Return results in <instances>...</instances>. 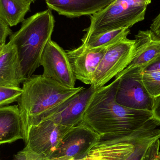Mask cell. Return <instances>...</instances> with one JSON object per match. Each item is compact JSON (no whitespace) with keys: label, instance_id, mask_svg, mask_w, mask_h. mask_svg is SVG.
Segmentation results:
<instances>
[{"label":"cell","instance_id":"obj_25","mask_svg":"<svg viewBox=\"0 0 160 160\" xmlns=\"http://www.w3.org/2000/svg\"><path fill=\"white\" fill-rule=\"evenodd\" d=\"M153 117L154 119L160 126V95L154 98V103L152 110Z\"/></svg>","mask_w":160,"mask_h":160},{"label":"cell","instance_id":"obj_3","mask_svg":"<svg viewBox=\"0 0 160 160\" xmlns=\"http://www.w3.org/2000/svg\"><path fill=\"white\" fill-rule=\"evenodd\" d=\"M54 22L49 8L24 20L20 29L9 36V42L17 48L25 79L40 66L43 51L51 39Z\"/></svg>","mask_w":160,"mask_h":160},{"label":"cell","instance_id":"obj_28","mask_svg":"<svg viewBox=\"0 0 160 160\" xmlns=\"http://www.w3.org/2000/svg\"><path fill=\"white\" fill-rule=\"evenodd\" d=\"M4 46H0V52H1L2 51V50Z\"/></svg>","mask_w":160,"mask_h":160},{"label":"cell","instance_id":"obj_16","mask_svg":"<svg viewBox=\"0 0 160 160\" xmlns=\"http://www.w3.org/2000/svg\"><path fill=\"white\" fill-rule=\"evenodd\" d=\"M22 120L18 105L0 107V145L24 140Z\"/></svg>","mask_w":160,"mask_h":160},{"label":"cell","instance_id":"obj_29","mask_svg":"<svg viewBox=\"0 0 160 160\" xmlns=\"http://www.w3.org/2000/svg\"><path fill=\"white\" fill-rule=\"evenodd\" d=\"M28 1H30V2H34V1H36V0H28Z\"/></svg>","mask_w":160,"mask_h":160},{"label":"cell","instance_id":"obj_1","mask_svg":"<svg viewBox=\"0 0 160 160\" xmlns=\"http://www.w3.org/2000/svg\"><path fill=\"white\" fill-rule=\"evenodd\" d=\"M118 82L115 79L97 89L84 114L82 122L100 136L133 132L153 118L152 112L130 109L117 103Z\"/></svg>","mask_w":160,"mask_h":160},{"label":"cell","instance_id":"obj_8","mask_svg":"<svg viewBox=\"0 0 160 160\" xmlns=\"http://www.w3.org/2000/svg\"><path fill=\"white\" fill-rule=\"evenodd\" d=\"M71 128L57 124L50 119H44L30 128L24 142L25 146L48 159Z\"/></svg>","mask_w":160,"mask_h":160},{"label":"cell","instance_id":"obj_9","mask_svg":"<svg viewBox=\"0 0 160 160\" xmlns=\"http://www.w3.org/2000/svg\"><path fill=\"white\" fill-rule=\"evenodd\" d=\"M100 138V135L89 126L81 122L67 132L49 159L65 157L82 159L87 156Z\"/></svg>","mask_w":160,"mask_h":160},{"label":"cell","instance_id":"obj_13","mask_svg":"<svg viewBox=\"0 0 160 160\" xmlns=\"http://www.w3.org/2000/svg\"><path fill=\"white\" fill-rule=\"evenodd\" d=\"M135 38L133 59L128 66L117 75L115 78L133 68H143L160 54V38L151 30L139 31Z\"/></svg>","mask_w":160,"mask_h":160},{"label":"cell","instance_id":"obj_14","mask_svg":"<svg viewBox=\"0 0 160 160\" xmlns=\"http://www.w3.org/2000/svg\"><path fill=\"white\" fill-rule=\"evenodd\" d=\"M25 80L17 48L8 42L0 52V87L20 88Z\"/></svg>","mask_w":160,"mask_h":160},{"label":"cell","instance_id":"obj_26","mask_svg":"<svg viewBox=\"0 0 160 160\" xmlns=\"http://www.w3.org/2000/svg\"><path fill=\"white\" fill-rule=\"evenodd\" d=\"M150 30L160 38V13L154 19L150 25Z\"/></svg>","mask_w":160,"mask_h":160},{"label":"cell","instance_id":"obj_2","mask_svg":"<svg viewBox=\"0 0 160 160\" xmlns=\"http://www.w3.org/2000/svg\"><path fill=\"white\" fill-rule=\"evenodd\" d=\"M22 93L18 101L24 132L41 121L44 114L84 88H69L43 75H32L22 82Z\"/></svg>","mask_w":160,"mask_h":160},{"label":"cell","instance_id":"obj_10","mask_svg":"<svg viewBox=\"0 0 160 160\" xmlns=\"http://www.w3.org/2000/svg\"><path fill=\"white\" fill-rule=\"evenodd\" d=\"M44 68L43 76L60 84L74 88L76 78L68 61L66 52L51 39L47 43L40 60Z\"/></svg>","mask_w":160,"mask_h":160},{"label":"cell","instance_id":"obj_17","mask_svg":"<svg viewBox=\"0 0 160 160\" xmlns=\"http://www.w3.org/2000/svg\"><path fill=\"white\" fill-rule=\"evenodd\" d=\"M32 3L28 0H0V18L9 27L16 26L25 20Z\"/></svg>","mask_w":160,"mask_h":160},{"label":"cell","instance_id":"obj_18","mask_svg":"<svg viewBox=\"0 0 160 160\" xmlns=\"http://www.w3.org/2000/svg\"><path fill=\"white\" fill-rule=\"evenodd\" d=\"M130 32L129 28H122L97 34L85 35L82 38V45L88 49L108 47L123 38Z\"/></svg>","mask_w":160,"mask_h":160},{"label":"cell","instance_id":"obj_11","mask_svg":"<svg viewBox=\"0 0 160 160\" xmlns=\"http://www.w3.org/2000/svg\"><path fill=\"white\" fill-rule=\"evenodd\" d=\"M97 89L90 85L83 88L61 104L49 110L41 118L50 119L57 124L73 127L82 121L88 105Z\"/></svg>","mask_w":160,"mask_h":160},{"label":"cell","instance_id":"obj_4","mask_svg":"<svg viewBox=\"0 0 160 160\" xmlns=\"http://www.w3.org/2000/svg\"><path fill=\"white\" fill-rule=\"evenodd\" d=\"M152 118L140 129L126 134L101 136L89 151L94 160H142L149 146L160 139V129Z\"/></svg>","mask_w":160,"mask_h":160},{"label":"cell","instance_id":"obj_23","mask_svg":"<svg viewBox=\"0 0 160 160\" xmlns=\"http://www.w3.org/2000/svg\"><path fill=\"white\" fill-rule=\"evenodd\" d=\"M13 33L9 26L0 18V46L6 44L7 38Z\"/></svg>","mask_w":160,"mask_h":160},{"label":"cell","instance_id":"obj_19","mask_svg":"<svg viewBox=\"0 0 160 160\" xmlns=\"http://www.w3.org/2000/svg\"><path fill=\"white\" fill-rule=\"evenodd\" d=\"M142 81L152 97L155 98L160 95V71L142 72Z\"/></svg>","mask_w":160,"mask_h":160},{"label":"cell","instance_id":"obj_5","mask_svg":"<svg viewBox=\"0 0 160 160\" xmlns=\"http://www.w3.org/2000/svg\"><path fill=\"white\" fill-rule=\"evenodd\" d=\"M152 0H113L105 8L92 15L85 35L129 28L145 19Z\"/></svg>","mask_w":160,"mask_h":160},{"label":"cell","instance_id":"obj_21","mask_svg":"<svg viewBox=\"0 0 160 160\" xmlns=\"http://www.w3.org/2000/svg\"><path fill=\"white\" fill-rule=\"evenodd\" d=\"M160 139L155 140L148 148L142 160H160Z\"/></svg>","mask_w":160,"mask_h":160},{"label":"cell","instance_id":"obj_22","mask_svg":"<svg viewBox=\"0 0 160 160\" xmlns=\"http://www.w3.org/2000/svg\"><path fill=\"white\" fill-rule=\"evenodd\" d=\"M47 159L34 153L27 147L18 152L13 160H47Z\"/></svg>","mask_w":160,"mask_h":160},{"label":"cell","instance_id":"obj_20","mask_svg":"<svg viewBox=\"0 0 160 160\" xmlns=\"http://www.w3.org/2000/svg\"><path fill=\"white\" fill-rule=\"evenodd\" d=\"M22 93L21 88L0 87V107L18 102Z\"/></svg>","mask_w":160,"mask_h":160},{"label":"cell","instance_id":"obj_12","mask_svg":"<svg viewBox=\"0 0 160 160\" xmlns=\"http://www.w3.org/2000/svg\"><path fill=\"white\" fill-rule=\"evenodd\" d=\"M109 47L88 49L82 44L66 51L76 79L91 85L93 75Z\"/></svg>","mask_w":160,"mask_h":160},{"label":"cell","instance_id":"obj_6","mask_svg":"<svg viewBox=\"0 0 160 160\" xmlns=\"http://www.w3.org/2000/svg\"><path fill=\"white\" fill-rule=\"evenodd\" d=\"M134 51L135 40L127 38L110 46L93 75L91 86L95 89L104 86L130 63Z\"/></svg>","mask_w":160,"mask_h":160},{"label":"cell","instance_id":"obj_7","mask_svg":"<svg viewBox=\"0 0 160 160\" xmlns=\"http://www.w3.org/2000/svg\"><path fill=\"white\" fill-rule=\"evenodd\" d=\"M142 73V68H138L115 78L119 79L115 101L127 108L152 112L154 98L144 85Z\"/></svg>","mask_w":160,"mask_h":160},{"label":"cell","instance_id":"obj_24","mask_svg":"<svg viewBox=\"0 0 160 160\" xmlns=\"http://www.w3.org/2000/svg\"><path fill=\"white\" fill-rule=\"evenodd\" d=\"M142 72L152 71H160V54L150 63L142 68Z\"/></svg>","mask_w":160,"mask_h":160},{"label":"cell","instance_id":"obj_15","mask_svg":"<svg viewBox=\"0 0 160 160\" xmlns=\"http://www.w3.org/2000/svg\"><path fill=\"white\" fill-rule=\"evenodd\" d=\"M113 0H46L50 9L68 18L93 15Z\"/></svg>","mask_w":160,"mask_h":160},{"label":"cell","instance_id":"obj_27","mask_svg":"<svg viewBox=\"0 0 160 160\" xmlns=\"http://www.w3.org/2000/svg\"><path fill=\"white\" fill-rule=\"evenodd\" d=\"M47 160H93V158L92 156H91L89 152L87 156L84 158L82 159H75L73 158H54L49 159Z\"/></svg>","mask_w":160,"mask_h":160}]
</instances>
